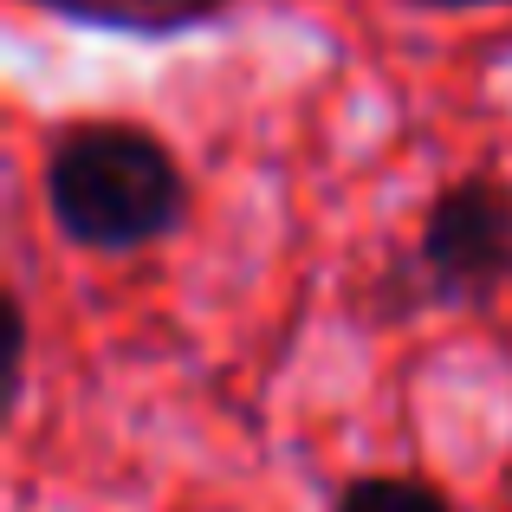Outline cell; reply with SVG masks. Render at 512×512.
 Masks as SVG:
<instances>
[{"label": "cell", "instance_id": "cell-2", "mask_svg": "<svg viewBox=\"0 0 512 512\" xmlns=\"http://www.w3.org/2000/svg\"><path fill=\"white\" fill-rule=\"evenodd\" d=\"M422 305H487L512 279V188L500 175H461L422 214L409 253Z\"/></svg>", "mask_w": 512, "mask_h": 512}, {"label": "cell", "instance_id": "cell-3", "mask_svg": "<svg viewBox=\"0 0 512 512\" xmlns=\"http://www.w3.org/2000/svg\"><path fill=\"white\" fill-rule=\"evenodd\" d=\"M26 7L52 13L65 26H91V33H124V39H182L201 26L227 20L234 0H26Z\"/></svg>", "mask_w": 512, "mask_h": 512}, {"label": "cell", "instance_id": "cell-1", "mask_svg": "<svg viewBox=\"0 0 512 512\" xmlns=\"http://www.w3.org/2000/svg\"><path fill=\"white\" fill-rule=\"evenodd\" d=\"M39 201L72 247L124 260L163 247L188 221V175L156 130L124 117H85L46 137Z\"/></svg>", "mask_w": 512, "mask_h": 512}, {"label": "cell", "instance_id": "cell-5", "mask_svg": "<svg viewBox=\"0 0 512 512\" xmlns=\"http://www.w3.org/2000/svg\"><path fill=\"white\" fill-rule=\"evenodd\" d=\"M409 7H435V13H480V7H512V0H409Z\"/></svg>", "mask_w": 512, "mask_h": 512}, {"label": "cell", "instance_id": "cell-4", "mask_svg": "<svg viewBox=\"0 0 512 512\" xmlns=\"http://www.w3.org/2000/svg\"><path fill=\"white\" fill-rule=\"evenodd\" d=\"M331 512H454V506L441 487H428L415 474H357L338 487Z\"/></svg>", "mask_w": 512, "mask_h": 512}]
</instances>
